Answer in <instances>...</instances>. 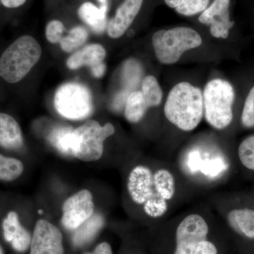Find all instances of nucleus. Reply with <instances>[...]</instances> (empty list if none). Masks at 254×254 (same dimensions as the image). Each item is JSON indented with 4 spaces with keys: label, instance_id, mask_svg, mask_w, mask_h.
<instances>
[{
    "label": "nucleus",
    "instance_id": "obj_1",
    "mask_svg": "<svg viewBox=\"0 0 254 254\" xmlns=\"http://www.w3.org/2000/svg\"><path fill=\"white\" fill-rule=\"evenodd\" d=\"M127 190L132 200L143 206L147 216L160 218L168 211L176 192V181L168 169L153 170L137 165L128 175Z\"/></svg>",
    "mask_w": 254,
    "mask_h": 254
},
{
    "label": "nucleus",
    "instance_id": "obj_2",
    "mask_svg": "<svg viewBox=\"0 0 254 254\" xmlns=\"http://www.w3.org/2000/svg\"><path fill=\"white\" fill-rule=\"evenodd\" d=\"M164 114L167 120L179 129L193 131L204 115L201 90L188 82L177 83L169 93Z\"/></svg>",
    "mask_w": 254,
    "mask_h": 254
},
{
    "label": "nucleus",
    "instance_id": "obj_3",
    "mask_svg": "<svg viewBox=\"0 0 254 254\" xmlns=\"http://www.w3.org/2000/svg\"><path fill=\"white\" fill-rule=\"evenodd\" d=\"M41 55V47L34 38L20 37L0 58V76L8 83H17L39 62Z\"/></svg>",
    "mask_w": 254,
    "mask_h": 254
},
{
    "label": "nucleus",
    "instance_id": "obj_4",
    "mask_svg": "<svg viewBox=\"0 0 254 254\" xmlns=\"http://www.w3.org/2000/svg\"><path fill=\"white\" fill-rule=\"evenodd\" d=\"M205 120L217 130L227 128L233 121L235 91L230 82L221 78L213 79L203 90Z\"/></svg>",
    "mask_w": 254,
    "mask_h": 254
},
{
    "label": "nucleus",
    "instance_id": "obj_5",
    "mask_svg": "<svg viewBox=\"0 0 254 254\" xmlns=\"http://www.w3.org/2000/svg\"><path fill=\"white\" fill-rule=\"evenodd\" d=\"M203 43L198 32L189 27H175L160 30L152 37V44L157 59L164 64H173L184 53L198 48Z\"/></svg>",
    "mask_w": 254,
    "mask_h": 254
},
{
    "label": "nucleus",
    "instance_id": "obj_6",
    "mask_svg": "<svg viewBox=\"0 0 254 254\" xmlns=\"http://www.w3.org/2000/svg\"><path fill=\"white\" fill-rule=\"evenodd\" d=\"M110 123L101 126L95 120H88L74 128L72 133V155L82 161H97L101 158L104 150V141L115 133Z\"/></svg>",
    "mask_w": 254,
    "mask_h": 254
},
{
    "label": "nucleus",
    "instance_id": "obj_7",
    "mask_svg": "<svg viewBox=\"0 0 254 254\" xmlns=\"http://www.w3.org/2000/svg\"><path fill=\"white\" fill-rule=\"evenodd\" d=\"M208 223L198 214L187 215L176 230L175 254H218L217 247L207 240Z\"/></svg>",
    "mask_w": 254,
    "mask_h": 254
},
{
    "label": "nucleus",
    "instance_id": "obj_8",
    "mask_svg": "<svg viewBox=\"0 0 254 254\" xmlns=\"http://www.w3.org/2000/svg\"><path fill=\"white\" fill-rule=\"evenodd\" d=\"M55 106L58 113L64 118L83 120L93 112L91 92L80 83H65L55 93Z\"/></svg>",
    "mask_w": 254,
    "mask_h": 254
},
{
    "label": "nucleus",
    "instance_id": "obj_9",
    "mask_svg": "<svg viewBox=\"0 0 254 254\" xmlns=\"http://www.w3.org/2000/svg\"><path fill=\"white\" fill-rule=\"evenodd\" d=\"M62 222L68 230H76L94 213L93 195L88 190H79L65 200Z\"/></svg>",
    "mask_w": 254,
    "mask_h": 254
},
{
    "label": "nucleus",
    "instance_id": "obj_10",
    "mask_svg": "<svg viewBox=\"0 0 254 254\" xmlns=\"http://www.w3.org/2000/svg\"><path fill=\"white\" fill-rule=\"evenodd\" d=\"M230 1L214 0L198 18L200 23L210 26V32L214 38L227 39L235 25V21L230 18Z\"/></svg>",
    "mask_w": 254,
    "mask_h": 254
},
{
    "label": "nucleus",
    "instance_id": "obj_11",
    "mask_svg": "<svg viewBox=\"0 0 254 254\" xmlns=\"http://www.w3.org/2000/svg\"><path fill=\"white\" fill-rule=\"evenodd\" d=\"M62 232L46 220L37 222L31 243V254H63Z\"/></svg>",
    "mask_w": 254,
    "mask_h": 254
},
{
    "label": "nucleus",
    "instance_id": "obj_12",
    "mask_svg": "<svg viewBox=\"0 0 254 254\" xmlns=\"http://www.w3.org/2000/svg\"><path fill=\"white\" fill-rule=\"evenodd\" d=\"M143 0H125L117 9L115 16L107 26L108 36L119 38L131 26L143 4Z\"/></svg>",
    "mask_w": 254,
    "mask_h": 254
},
{
    "label": "nucleus",
    "instance_id": "obj_13",
    "mask_svg": "<svg viewBox=\"0 0 254 254\" xmlns=\"http://www.w3.org/2000/svg\"><path fill=\"white\" fill-rule=\"evenodd\" d=\"M2 228L5 240L10 242L15 250L23 252L31 246V235L20 223L17 213L9 212L3 220Z\"/></svg>",
    "mask_w": 254,
    "mask_h": 254
},
{
    "label": "nucleus",
    "instance_id": "obj_14",
    "mask_svg": "<svg viewBox=\"0 0 254 254\" xmlns=\"http://www.w3.org/2000/svg\"><path fill=\"white\" fill-rule=\"evenodd\" d=\"M99 7L89 1L84 2L78 8V14L82 21L89 26L95 33H102L108 26L107 14L108 11V0H98Z\"/></svg>",
    "mask_w": 254,
    "mask_h": 254
},
{
    "label": "nucleus",
    "instance_id": "obj_15",
    "mask_svg": "<svg viewBox=\"0 0 254 254\" xmlns=\"http://www.w3.org/2000/svg\"><path fill=\"white\" fill-rule=\"evenodd\" d=\"M22 131L12 117L0 113V145L6 149L16 150L23 145Z\"/></svg>",
    "mask_w": 254,
    "mask_h": 254
},
{
    "label": "nucleus",
    "instance_id": "obj_16",
    "mask_svg": "<svg viewBox=\"0 0 254 254\" xmlns=\"http://www.w3.org/2000/svg\"><path fill=\"white\" fill-rule=\"evenodd\" d=\"M106 56V51L101 45L92 44L85 46L68 58L66 65L70 69H77L87 65L93 67L103 63Z\"/></svg>",
    "mask_w": 254,
    "mask_h": 254
},
{
    "label": "nucleus",
    "instance_id": "obj_17",
    "mask_svg": "<svg viewBox=\"0 0 254 254\" xmlns=\"http://www.w3.org/2000/svg\"><path fill=\"white\" fill-rule=\"evenodd\" d=\"M232 229L250 239H254V210L240 208L232 210L227 215Z\"/></svg>",
    "mask_w": 254,
    "mask_h": 254
},
{
    "label": "nucleus",
    "instance_id": "obj_18",
    "mask_svg": "<svg viewBox=\"0 0 254 254\" xmlns=\"http://www.w3.org/2000/svg\"><path fill=\"white\" fill-rule=\"evenodd\" d=\"M104 225V218L100 214L93 215L78 227L73 236V243L76 247H81L91 242Z\"/></svg>",
    "mask_w": 254,
    "mask_h": 254
},
{
    "label": "nucleus",
    "instance_id": "obj_19",
    "mask_svg": "<svg viewBox=\"0 0 254 254\" xmlns=\"http://www.w3.org/2000/svg\"><path fill=\"white\" fill-rule=\"evenodd\" d=\"M149 109L141 91L132 92L127 96L125 103V116L129 123H137Z\"/></svg>",
    "mask_w": 254,
    "mask_h": 254
},
{
    "label": "nucleus",
    "instance_id": "obj_20",
    "mask_svg": "<svg viewBox=\"0 0 254 254\" xmlns=\"http://www.w3.org/2000/svg\"><path fill=\"white\" fill-rule=\"evenodd\" d=\"M73 129L69 127H58L51 131L48 137L50 143L64 155H72L71 143Z\"/></svg>",
    "mask_w": 254,
    "mask_h": 254
},
{
    "label": "nucleus",
    "instance_id": "obj_21",
    "mask_svg": "<svg viewBox=\"0 0 254 254\" xmlns=\"http://www.w3.org/2000/svg\"><path fill=\"white\" fill-rule=\"evenodd\" d=\"M141 91L149 108L158 106L162 103L163 91L155 76H147L143 78Z\"/></svg>",
    "mask_w": 254,
    "mask_h": 254
},
{
    "label": "nucleus",
    "instance_id": "obj_22",
    "mask_svg": "<svg viewBox=\"0 0 254 254\" xmlns=\"http://www.w3.org/2000/svg\"><path fill=\"white\" fill-rule=\"evenodd\" d=\"M88 33L83 26H76L70 30L66 36L63 37L60 43L62 49L66 53H71L86 43Z\"/></svg>",
    "mask_w": 254,
    "mask_h": 254
},
{
    "label": "nucleus",
    "instance_id": "obj_23",
    "mask_svg": "<svg viewBox=\"0 0 254 254\" xmlns=\"http://www.w3.org/2000/svg\"><path fill=\"white\" fill-rule=\"evenodd\" d=\"M23 172V163L20 160L0 155V180L13 181Z\"/></svg>",
    "mask_w": 254,
    "mask_h": 254
},
{
    "label": "nucleus",
    "instance_id": "obj_24",
    "mask_svg": "<svg viewBox=\"0 0 254 254\" xmlns=\"http://www.w3.org/2000/svg\"><path fill=\"white\" fill-rule=\"evenodd\" d=\"M238 156L246 168L254 171V134L247 136L241 142L238 148Z\"/></svg>",
    "mask_w": 254,
    "mask_h": 254
},
{
    "label": "nucleus",
    "instance_id": "obj_25",
    "mask_svg": "<svg viewBox=\"0 0 254 254\" xmlns=\"http://www.w3.org/2000/svg\"><path fill=\"white\" fill-rule=\"evenodd\" d=\"M209 1L210 0H180L175 9L183 16H193L203 12L208 7Z\"/></svg>",
    "mask_w": 254,
    "mask_h": 254
},
{
    "label": "nucleus",
    "instance_id": "obj_26",
    "mask_svg": "<svg viewBox=\"0 0 254 254\" xmlns=\"http://www.w3.org/2000/svg\"><path fill=\"white\" fill-rule=\"evenodd\" d=\"M241 123L246 128H254V86L246 97L241 115Z\"/></svg>",
    "mask_w": 254,
    "mask_h": 254
},
{
    "label": "nucleus",
    "instance_id": "obj_27",
    "mask_svg": "<svg viewBox=\"0 0 254 254\" xmlns=\"http://www.w3.org/2000/svg\"><path fill=\"white\" fill-rule=\"evenodd\" d=\"M64 31V25L62 21L53 20L47 26L46 31L47 39L51 43H59L63 39Z\"/></svg>",
    "mask_w": 254,
    "mask_h": 254
},
{
    "label": "nucleus",
    "instance_id": "obj_28",
    "mask_svg": "<svg viewBox=\"0 0 254 254\" xmlns=\"http://www.w3.org/2000/svg\"><path fill=\"white\" fill-rule=\"evenodd\" d=\"M93 253L94 254H113L111 247L107 242H103L97 246Z\"/></svg>",
    "mask_w": 254,
    "mask_h": 254
},
{
    "label": "nucleus",
    "instance_id": "obj_29",
    "mask_svg": "<svg viewBox=\"0 0 254 254\" xmlns=\"http://www.w3.org/2000/svg\"><path fill=\"white\" fill-rule=\"evenodd\" d=\"M91 68L92 73L96 78H101L106 71V66L104 63L98 64Z\"/></svg>",
    "mask_w": 254,
    "mask_h": 254
},
{
    "label": "nucleus",
    "instance_id": "obj_30",
    "mask_svg": "<svg viewBox=\"0 0 254 254\" xmlns=\"http://www.w3.org/2000/svg\"><path fill=\"white\" fill-rule=\"evenodd\" d=\"M0 1L5 7L13 9V8H17L22 6L26 2V0H0Z\"/></svg>",
    "mask_w": 254,
    "mask_h": 254
},
{
    "label": "nucleus",
    "instance_id": "obj_31",
    "mask_svg": "<svg viewBox=\"0 0 254 254\" xmlns=\"http://www.w3.org/2000/svg\"><path fill=\"white\" fill-rule=\"evenodd\" d=\"M164 1H165V4L168 5L169 7L175 9L177 5H178L180 0H164Z\"/></svg>",
    "mask_w": 254,
    "mask_h": 254
},
{
    "label": "nucleus",
    "instance_id": "obj_32",
    "mask_svg": "<svg viewBox=\"0 0 254 254\" xmlns=\"http://www.w3.org/2000/svg\"><path fill=\"white\" fill-rule=\"evenodd\" d=\"M0 254H3L2 250H1V247H0Z\"/></svg>",
    "mask_w": 254,
    "mask_h": 254
},
{
    "label": "nucleus",
    "instance_id": "obj_33",
    "mask_svg": "<svg viewBox=\"0 0 254 254\" xmlns=\"http://www.w3.org/2000/svg\"><path fill=\"white\" fill-rule=\"evenodd\" d=\"M93 254V252H92V253H86V254Z\"/></svg>",
    "mask_w": 254,
    "mask_h": 254
}]
</instances>
